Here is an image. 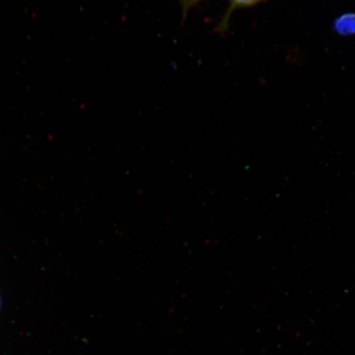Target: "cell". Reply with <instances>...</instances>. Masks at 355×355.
<instances>
[{"instance_id": "obj_2", "label": "cell", "mask_w": 355, "mask_h": 355, "mask_svg": "<svg viewBox=\"0 0 355 355\" xmlns=\"http://www.w3.org/2000/svg\"><path fill=\"white\" fill-rule=\"evenodd\" d=\"M334 29L336 33L343 35L355 34V13H345L340 15L334 22Z\"/></svg>"}, {"instance_id": "obj_3", "label": "cell", "mask_w": 355, "mask_h": 355, "mask_svg": "<svg viewBox=\"0 0 355 355\" xmlns=\"http://www.w3.org/2000/svg\"><path fill=\"white\" fill-rule=\"evenodd\" d=\"M179 1L182 10V15H183V21H184L189 11L193 10V8L198 6L203 0H179Z\"/></svg>"}, {"instance_id": "obj_1", "label": "cell", "mask_w": 355, "mask_h": 355, "mask_svg": "<svg viewBox=\"0 0 355 355\" xmlns=\"http://www.w3.org/2000/svg\"><path fill=\"white\" fill-rule=\"evenodd\" d=\"M266 0H228V8L225 13L216 26V32L218 33H225L228 30L230 26V17L235 10L241 8H251L257 4L263 3Z\"/></svg>"}]
</instances>
